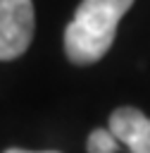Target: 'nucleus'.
<instances>
[{
  "label": "nucleus",
  "mask_w": 150,
  "mask_h": 153,
  "mask_svg": "<svg viewBox=\"0 0 150 153\" xmlns=\"http://www.w3.org/2000/svg\"><path fill=\"white\" fill-rule=\"evenodd\" d=\"M133 0H81L74 19L64 29V53L74 65H93L114 43L119 19Z\"/></svg>",
  "instance_id": "1"
},
{
  "label": "nucleus",
  "mask_w": 150,
  "mask_h": 153,
  "mask_svg": "<svg viewBox=\"0 0 150 153\" xmlns=\"http://www.w3.org/2000/svg\"><path fill=\"white\" fill-rule=\"evenodd\" d=\"M36 29L31 0H0V60H17L31 45Z\"/></svg>",
  "instance_id": "2"
},
{
  "label": "nucleus",
  "mask_w": 150,
  "mask_h": 153,
  "mask_svg": "<svg viewBox=\"0 0 150 153\" xmlns=\"http://www.w3.org/2000/svg\"><path fill=\"white\" fill-rule=\"evenodd\" d=\"M110 131L131 153H150V117L138 108H117L110 115Z\"/></svg>",
  "instance_id": "3"
},
{
  "label": "nucleus",
  "mask_w": 150,
  "mask_h": 153,
  "mask_svg": "<svg viewBox=\"0 0 150 153\" xmlns=\"http://www.w3.org/2000/svg\"><path fill=\"white\" fill-rule=\"evenodd\" d=\"M88 153H117L119 151V139L110 129H93L86 141Z\"/></svg>",
  "instance_id": "4"
},
{
  "label": "nucleus",
  "mask_w": 150,
  "mask_h": 153,
  "mask_svg": "<svg viewBox=\"0 0 150 153\" xmlns=\"http://www.w3.org/2000/svg\"><path fill=\"white\" fill-rule=\"evenodd\" d=\"M5 153H60V151H24V148H7Z\"/></svg>",
  "instance_id": "5"
}]
</instances>
